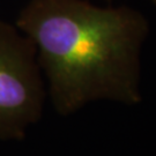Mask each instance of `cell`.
<instances>
[{
    "mask_svg": "<svg viewBox=\"0 0 156 156\" xmlns=\"http://www.w3.org/2000/svg\"><path fill=\"white\" fill-rule=\"evenodd\" d=\"M34 42L0 20V140H21L43 112L45 88Z\"/></svg>",
    "mask_w": 156,
    "mask_h": 156,
    "instance_id": "obj_2",
    "label": "cell"
},
{
    "mask_svg": "<svg viewBox=\"0 0 156 156\" xmlns=\"http://www.w3.org/2000/svg\"><path fill=\"white\" fill-rule=\"evenodd\" d=\"M15 26L34 42L53 108L68 116L90 102H141L142 13L86 0H30Z\"/></svg>",
    "mask_w": 156,
    "mask_h": 156,
    "instance_id": "obj_1",
    "label": "cell"
},
{
    "mask_svg": "<svg viewBox=\"0 0 156 156\" xmlns=\"http://www.w3.org/2000/svg\"><path fill=\"white\" fill-rule=\"evenodd\" d=\"M151 2H154V4L156 5V0H151Z\"/></svg>",
    "mask_w": 156,
    "mask_h": 156,
    "instance_id": "obj_3",
    "label": "cell"
}]
</instances>
